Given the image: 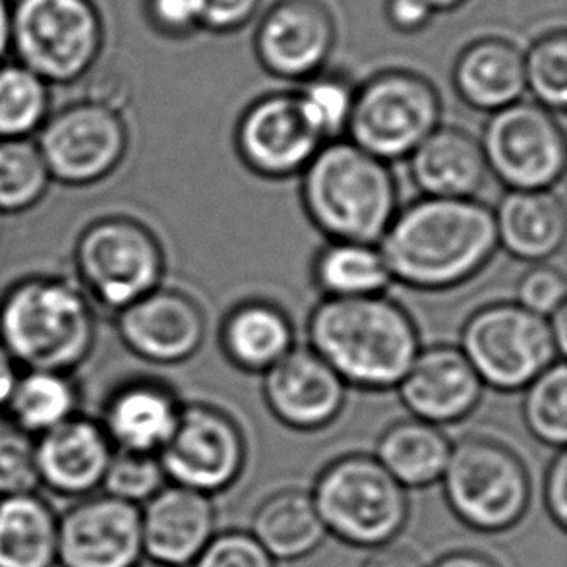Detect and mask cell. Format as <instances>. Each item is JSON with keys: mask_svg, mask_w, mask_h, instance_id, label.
<instances>
[{"mask_svg": "<svg viewBox=\"0 0 567 567\" xmlns=\"http://www.w3.org/2000/svg\"><path fill=\"white\" fill-rule=\"evenodd\" d=\"M498 248L494 214L475 198H424L398 209L380 238L391 279L421 291L465 284Z\"/></svg>", "mask_w": 567, "mask_h": 567, "instance_id": "obj_1", "label": "cell"}, {"mask_svg": "<svg viewBox=\"0 0 567 567\" xmlns=\"http://www.w3.org/2000/svg\"><path fill=\"white\" fill-rule=\"evenodd\" d=\"M308 343L347 385L398 388L421 351L414 320L385 295L323 299L308 318Z\"/></svg>", "mask_w": 567, "mask_h": 567, "instance_id": "obj_2", "label": "cell"}, {"mask_svg": "<svg viewBox=\"0 0 567 567\" xmlns=\"http://www.w3.org/2000/svg\"><path fill=\"white\" fill-rule=\"evenodd\" d=\"M95 339L93 302L69 277H25L0 299V343L22 370L72 374Z\"/></svg>", "mask_w": 567, "mask_h": 567, "instance_id": "obj_3", "label": "cell"}, {"mask_svg": "<svg viewBox=\"0 0 567 567\" xmlns=\"http://www.w3.org/2000/svg\"><path fill=\"white\" fill-rule=\"evenodd\" d=\"M302 206L331 240L377 245L399 209L388 163L349 140L326 142L302 171Z\"/></svg>", "mask_w": 567, "mask_h": 567, "instance_id": "obj_4", "label": "cell"}, {"mask_svg": "<svg viewBox=\"0 0 567 567\" xmlns=\"http://www.w3.org/2000/svg\"><path fill=\"white\" fill-rule=\"evenodd\" d=\"M312 499L326 530L359 548L388 545L409 517L405 486L364 453L339 457L323 468Z\"/></svg>", "mask_w": 567, "mask_h": 567, "instance_id": "obj_5", "label": "cell"}, {"mask_svg": "<svg viewBox=\"0 0 567 567\" xmlns=\"http://www.w3.org/2000/svg\"><path fill=\"white\" fill-rule=\"evenodd\" d=\"M105 47L93 0H12V54L47 84L82 80Z\"/></svg>", "mask_w": 567, "mask_h": 567, "instance_id": "obj_6", "label": "cell"}, {"mask_svg": "<svg viewBox=\"0 0 567 567\" xmlns=\"http://www.w3.org/2000/svg\"><path fill=\"white\" fill-rule=\"evenodd\" d=\"M440 481L453 514L481 533L512 529L529 509V471L517 453L492 437L467 436L452 445Z\"/></svg>", "mask_w": 567, "mask_h": 567, "instance_id": "obj_7", "label": "cell"}, {"mask_svg": "<svg viewBox=\"0 0 567 567\" xmlns=\"http://www.w3.org/2000/svg\"><path fill=\"white\" fill-rule=\"evenodd\" d=\"M442 109L429 78L413 70H382L354 92L349 142L385 163L403 159L436 131Z\"/></svg>", "mask_w": 567, "mask_h": 567, "instance_id": "obj_8", "label": "cell"}, {"mask_svg": "<svg viewBox=\"0 0 567 567\" xmlns=\"http://www.w3.org/2000/svg\"><path fill=\"white\" fill-rule=\"evenodd\" d=\"M78 285L92 302L118 312L162 287L165 254L144 223L103 217L85 227L74 250Z\"/></svg>", "mask_w": 567, "mask_h": 567, "instance_id": "obj_9", "label": "cell"}, {"mask_svg": "<svg viewBox=\"0 0 567 567\" xmlns=\"http://www.w3.org/2000/svg\"><path fill=\"white\" fill-rule=\"evenodd\" d=\"M460 349L484 385L525 390L554 362L564 361L548 318L517 302H494L468 316Z\"/></svg>", "mask_w": 567, "mask_h": 567, "instance_id": "obj_10", "label": "cell"}, {"mask_svg": "<svg viewBox=\"0 0 567 567\" xmlns=\"http://www.w3.org/2000/svg\"><path fill=\"white\" fill-rule=\"evenodd\" d=\"M481 147L488 173L507 190H548L566 171L564 131L538 103L517 101L491 113Z\"/></svg>", "mask_w": 567, "mask_h": 567, "instance_id": "obj_11", "label": "cell"}, {"mask_svg": "<svg viewBox=\"0 0 567 567\" xmlns=\"http://www.w3.org/2000/svg\"><path fill=\"white\" fill-rule=\"evenodd\" d=\"M35 144L53 181L90 186L107 178L123 163L128 131L118 111L84 100L47 116Z\"/></svg>", "mask_w": 567, "mask_h": 567, "instance_id": "obj_12", "label": "cell"}, {"mask_svg": "<svg viewBox=\"0 0 567 567\" xmlns=\"http://www.w3.org/2000/svg\"><path fill=\"white\" fill-rule=\"evenodd\" d=\"M157 457L171 483L209 496L229 488L243 473L245 434L221 409L190 403L181 409L177 426Z\"/></svg>", "mask_w": 567, "mask_h": 567, "instance_id": "obj_13", "label": "cell"}, {"mask_svg": "<svg viewBox=\"0 0 567 567\" xmlns=\"http://www.w3.org/2000/svg\"><path fill=\"white\" fill-rule=\"evenodd\" d=\"M338 20L323 0H276L254 31V53L271 76L305 82L326 70Z\"/></svg>", "mask_w": 567, "mask_h": 567, "instance_id": "obj_14", "label": "cell"}, {"mask_svg": "<svg viewBox=\"0 0 567 567\" xmlns=\"http://www.w3.org/2000/svg\"><path fill=\"white\" fill-rule=\"evenodd\" d=\"M295 92L261 95L243 111L235 132L238 157L266 178H287L307 169L323 146Z\"/></svg>", "mask_w": 567, "mask_h": 567, "instance_id": "obj_15", "label": "cell"}, {"mask_svg": "<svg viewBox=\"0 0 567 567\" xmlns=\"http://www.w3.org/2000/svg\"><path fill=\"white\" fill-rule=\"evenodd\" d=\"M144 558L142 509L92 494L59 515V567H134Z\"/></svg>", "mask_w": 567, "mask_h": 567, "instance_id": "obj_16", "label": "cell"}, {"mask_svg": "<svg viewBox=\"0 0 567 567\" xmlns=\"http://www.w3.org/2000/svg\"><path fill=\"white\" fill-rule=\"evenodd\" d=\"M116 331L142 361L178 364L198 353L206 316L185 292L157 287L116 312Z\"/></svg>", "mask_w": 567, "mask_h": 567, "instance_id": "obj_17", "label": "cell"}, {"mask_svg": "<svg viewBox=\"0 0 567 567\" xmlns=\"http://www.w3.org/2000/svg\"><path fill=\"white\" fill-rule=\"evenodd\" d=\"M264 398L277 421L295 430H320L343 411L347 383L310 347H292L264 372Z\"/></svg>", "mask_w": 567, "mask_h": 567, "instance_id": "obj_18", "label": "cell"}, {"mask_svg": "<svg viewBox=\"0 0 567 567\" xmlns=\"http://www.w3.org/2000/svg\"><path fill=\"white\" fill-rule=\"evenodd\" d=\"M395 390L414 419L442 426L475 411L484 383L460 347L436 346L419 351Z\"/></svg>", "mask_w": 567, "mask_h": 567, "instance_id": "obj_19", "label": "cell"}, {"mask_svg": "<svg viewBox=\"0 0 567 567\" xmlns=\"http://www.w3.org/2000/svg\"><path fill=\"white\" fill-rule=\"evenodd\" d=\"M115 447L100 421L74 414L35 437L39 483L62 498H85L100 491Z\"/></svg>", "mask_w": 567, "mask_h": 567, "instance_id": "obj_20", "label": "cell"}, {"mask_svg": "<svg viewBox=\"0 0 567 567\" xmlns=\"http://www.w3.org/2000/svg\"><path fill=\"white\" fill-rule=\"evenodd\" d=\"M215 509L204 492L165 484L142 509V543L147 560L183 567L215 537Z\"/></svg>", "mask_w": 567, "mask_h": 567, "instance_id": "obj_21", "label": "cell"}, {"mask_svg": "<svg viewBox=\"0 0 567 567\" xmlns=\"http://www.w3.org/2000/svg\"><path fill=\"white\" fill-rule=\"evenodd\" d=\"M181 409L165 383L132 380L111 393L100 422L116 452L157 455L177 426Z\"/></svg>", "mask_w": 567, "mask_h": 567, "instance_id": "obj_22", "label": "cell"}, {"mask_svg": "<svg viewBox=\"0 0 567 567\" xmlns=\"http://www.w3.org/2000/svg\"><path fill=\"white\" fill-rule=\"evenodd\" d=\"M409 169L426 198H473L488 177L481 140L442 124L409 155Z\"/></svg>", "mask_w": 567, "mask_h": 567, "instance_id": "obj_23", "label": "cell"}, {"mask_svg": "<svg viewBox=\"0 0 567 567\" xmlns=\"http://www.w3.org/2000/svg\"><path fill=\"white\" fill-rule=\"evenodd\" d=\"M492 214L498 246L517 260L540 264L566 243V206L553 188L507 190Z\"/></svg>", "mask_w": 567, "mask_h": 567, "instance_id": "obj_24", "label": "cell"}, {"mask_svg": "<svg viewBox=\"0 0 567 567\" xmlns=\"http://www.w3.org/2000/svg\"><path fill=\"white\" fill-rule=\"evenodd\" d=\"M452 80L468 107L496 113L527 93L523 51L504 38L476 39L457 56Z\"/></svg>", "mask_w": 567, "mask_h": 567, "instance_id": "obj_25", "label": "cell"}, {"mask_svg": "<svg viewBox=\"0 0 567 567\" xmlns=\"http://www.w3.org/2000/svg\"><path fill=\"white\" fill-rule=\"evenodd\" d=\"M219 341L237 369L264 374L295 347V330L281 308L268 300H245L225 316Z\"/></svg>", "mask_w": 567, "mask_h": 567, "instance_id": "obj_26", "label": "cell"}, {"mask_svg": "<svg viewBox=\"0 0 567 567\" xmlns=\"http://www.w3.org/2000/svg\"><path fill=\"white\" fill-rule=\"evenodd\" d=\"M59 514L35 494L0 498V567H56Z\"/></svg>", "mask_w": 567, "mask_h": 567, "instance_id": "obj_27", "label": "cell"}, {"mask_svg": "<svg viewBox=\"0 0 567 567\" xmlns=\"http://www.w3.org/2000/svg\"><path fill=\"white\" fill-rule=\"evenodd\" d=\"M312 494L287 488L264 499L252 517V535L274 560H299L326 538Z\"/></svg>", "mask_w": 567, "mask_h": 567, "instance_id": "obj_28", "label": "cell"}, {"mask_svg": "<svg viewBox=\"0 0 567 567\" xmlns=\"http://www.w3.org/2000/svg\"><path fill=\"white\" fill-rule=\"evenodd\" d=\"M450 453L452 442L440 426L411 416L383 432L374 457L405 488H422L442 478Z\"/></svg>", "mask_w": 567, "mask_h": 567, "instance_id": "obj_29", "label": "cell"}, {"mask_svg": "<svg viewBox=\"0 0 567 567\" xmlns=\"http://www.w3.org/2000/svg\"><path fill=\"white\" fill-rule=\"evenodd\" d=\"M80 390L69 372L22 370L4 413L14 429L38 437L78 414Z\"/></svg>", "mask_w": 567, "mask_h": 567, "instance_id": "obj_30", "label": "cell"}, {"mask_svg": "<svg viewBox=\"0 0 567 567\" xmlns=\"http://www.w3.org/2000/svg\"><path fill=\"white\" fill-rule=\"evenodd\" d=\"M312 277L323 299L383 295L391 284L380 248L349 240H331L323 246L316 254Z\"/></svg>", "mask_w": 567, "mask_h": 567, "instance_id": "obj_31", "label": "cell"}, {"mask_svg": "<svg viewBox=\"0 0 567 567\" xmlns=\"http://www.w3.org/2000/svg\"><path fill=\"white\" fill-rule=\"evenodd\" d=\"M51 115L45 80L18 61L0 62V140H25L38 134Z\"/></svg>", "mask_w": 567, "mask_h": 567, "instance_id": "obj_32", "label": "cell"}, {"mask_svg": "<svg viewBox=\"0 0 567 567\" xmlns=\"http://www.w3.org/2000/svg\"><path fill=\"white\" fill-rule=\"evenodd\" d=\"M51 183L35 140H0V215L38 206Z\"/></svg>", "mask_w": 567, "mask_h": 567, "instance_id": "obj_33", "label": "cell"}, {"mask_svg": "<svg viewBox=\"0 0 567 567\" xmlns=\"http://www.w3.org/2000/svg\"><path fill=\"white\" fill-rule=\"evenodd\" d=\"M523 419L543 444L564 450L567 442V369L554 362L525 388Z\"/></svg>", "mask_w": 567, "mask_h": 567, "instance_id": "obj_34", "label": "cell"}, {"mask_svg": "<svg viewBox=\"0 0 567 567\" xmlns=\"http://www.w3.org/2000/svg\"><path fill=\"white\" fill-rule=\"evenodd\" d=\"M354 92L357 87L349 78L322 70L305 80L295 95L310 126L322 136L323 142H331L347 132Z\"/></svg>", "mask_w": 567, "mask_h": 567, "instance_id": "obj_35", "label": "cell"}, {"mask_svg": "<svg viewBox=\"0 0 567 567\" xmlns=\"http://www.w3.org/2000/svg\"><path fill=\"white\" fill-rule=\"evenodd\" d=\"M525 85L535 103L550 113H564L567 105V35L564 30L546 31L523 53Z\"/></svg>", "mask_w": 567, "mask_h": 567, "instance_id": "obj_36", "label": "cell"}, {"mask_svg": "<svg viewBox=\"0 0 567 567\" xmlns=\"http://www.w3.org/2000/svg\"><path fill=\"white\" fill-rule=\"evenodd\" d=\"M165 483L167 476L157 455L115 450L101 488L103 494L140 506L142 502L154 498Z\"/></svg>", "mask_w": 567, "mask_h": 567, "instance_id": "obj_37", "label": "cell"}, {"mask_svg": "<svg viewBox=\"0 0 567 567\" xmlns=\"http://www.w3.org/2000/svg\"><path fill=\"white\" fill-rule=\"evenodd\" d=\"M39 486L35 437L22 430H0V498L35 494Z\"/></svg>", "mask_w": 567, "mask_h": 567, "instance_id": "obj_38", "label": "cell"}, {"mask_svg": "<svg viewBox=\"0 0 567 567\" xmlns=\"http://www.w3.org/2000/svg\"><path fill=\"white\" fill-rule=\"evenodd\" d=\"M567 281L564 271L550 264H535L517 281V305L529 312L550 318L566 307Z\"/></svg>", "mask_w": 567, "mask_h": 567, "instance_id": "obj_39", "label": "cell"}, {"mask_svg": "<svg viewBox=\"0 0 567 567\" xmlns=\"http://www.w3.org/2000/svg\"><path fill=\"white\" fill-rule=\"evenodd\" d=\"M192 567H276V560L250 533L229 530L212 538Z\"/></svg>", "mask_w": 567, "mask_h": 567, "instance_id": "obj_40", "label": "cell"}, {"mask_svg": "<svg viewBox=\"0 0 567 567\" xmlns=\"http://www.w3.org/2000/svg\"><path fill=\"white\" fill-rule=\"evenodd\" d=\"M147 23L163 38L186 39L198 33V0H144Z\"/></svg>", "mask_w": 567, "mask_h": 567, "instance_id": "obj_41", "label": "cell"}, {"mask_svg": "<svg viewBox=\"0 0 567 567\" xmlns=\"http://www.w3.org/2000/svg\"><path fill=\"white\" fill-rule=\"evenodd\" d=\"M264 0H198L199 28L212 33L243 30L260 12Z\"/></svg>", "mask_w": 567, "mask_h": 567, "instance_id": "obj_42", "label": "cell"}, {"mask_svg": "<svg viewBox=\"0 0 567 567\" xmlns=\"http://www.w3.org/2000/svg\"><path fill=\"white\" fill-rule=\"evenodd\" d=\"M436 12L426 0H385V18L393 30L413 35L429 28Z\"/></svg>", "mask_w": 567, "mask_h": 567, "instance_id": "obj_43", "label": "cell"}, {"mask_svg": "<svg viewBox=\"0 0 567 567\" xmlns=\"http://www.w3.org/2000/svg\"><path fill=\"white\" fill-rule=\"evenodd\" d=\"M545 502L548 514L560 529L567 527V453L558 450L545 481Z\"/></svg>", "mask_w": 567, "mask_h": 567, "instance_id": "obj_44", "label": "cell"}, {"mask_svg": "<svg viewBox=\"0 0 567 567\" xmlns=\"http://www.w3.org/2000/svg\"><path fill=\"white\" fill-rule=\"evenodd\" d=\"M362 567H424L419 554L406 546L388 545L378 546L370 554Z\"/></svg>", "mask_w": 567, "mask_h": 567, "instance_id": "obj_45", "label": "cell"}, {"mask_svg": "<svg viewBox=\"0 0 567 567\" xmlns=\"http://www.w3.org/2000/svg\"><path fill=\"white\" fill-rule=\"evenodd\" d=\"M20 372L22 369L18 367V362L12 359V354L8 353L7 347L0 343V411L7 409Z\"/></svg>", "mask_w": 567, "mask_h": 567, "instance_id": "obj_46", "label": "cell"}, {"mask_svg": "<svg viewBox=\"0 0 567 567\" xmlns=\"http://www.w3.org/2000/svg\"><path fill=\"white\" fill-rule=\"evenodd\" d=\"M430 567H499L496 561L481 553L460 550V553L445 554Z\"/></svg>", "mask_w": 567, "mask_h": 567, "instance_id": "obj_47", "label": "cell"}, {"mask_svg": "<svg viewBox=\"0 0 567 567\" xmlns=\"http://www.w3.org/2000/svg\"><path fill=\"white\" fill-rule=\"evenodd\" d=\"M12 53V0H0V62Z\"/></svg>", "mask_w": 567, "mask_h": 567, "instance_id": "obj_48", "label": "cell"}, {"mask_svg": "<svg viewBox=\"0 0 567 567\" xmlns=\"http://www.w3.org/2000/svg\"><path fill=\"white\" fill-rule=\"evenodd\" d=\"M550 330H553V338L556 341V347L560 351L561 357H566L567 343V307H561L558 312H554L550 318Z\"/></svg>", "mask_w": 567, "mask_h": 567, "instance_id": "obj_49", "label": "cell"}, {"mask_svg": "<svg viewBox=\"0 0 567 567\" xmlns=\"http://www.w3.org/2000/svg\"><path fill=\"white\" fill-rule=\"evenodd\" d=\"M429 2L430 8L440 14V12H452V10H457V8L463 7L467 0H426Z\"/></svg>", "mask_w": 567, "mask_h": 567, "instance_id": "obj_50", "label": "cell"}, {"mask_svg": "<svg viewBox=\"0 0 567 567\" xmlns=\"http://www.w3.org/2000/svg\"><path fill=\"white\" fill-rule=\"evenodd\" d=\"M134 567H175V566H167V564H162V561H154V560H142L140 564H136Z\"/></svg>", "mask_w": 567, "mask_h": 567, "instance_id": "obj_51", "label": "cell"}, {"mask_svg": "<svg viewBox=\"0 0 567 567\" xmlns=\"http://www.w3.org/2000/svg\"><path fill=\"white\" fill-rule=\"evenodd\" d=\"M2 217V215H0ZM0 238H2V219H0Z\"/></svg>", "mask_w": 567, "mask_h": 567, "instance_id": "obj_52", "label": "cell"}]
</instances>
